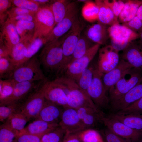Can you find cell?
<instances>
[{"label":"cell","instance_id":"4fadbf2b","mask_svg":"<svg viewBox=\"0 0 142 142\" xmlns=\"http://www.w3.org/2000/svg\"><path fill=\"white\" fill-rule=\"evenodd\" d=\"M118 52L111 45L105 46L99 49L97 67L103 75L117 65L120 60Z\"/></svg>","mask_w":142,"mask_h":142},{"label":"cell","instance_id":"db71d44e","mask_svg":"<svg viewBox=\"0 0 142 142\" xmlns=\"http://www.w3.org/2000/svg\"><path fill=\"white\" fill-rule=\"evenodd\" d=\"M40 6V5H44L46 3H49L50 1L48 0H34Z\"/></svg>","mask_w":142,"mask_h":142},{"label":"cell","instance_id":"5bb4252c","mask_svg":"<svg viewBox=\"0 0 142 142\" xmlns=\"http://www.w3.org/2000/svg\"><path fill=\"white\" fill-rule=\"evenodd\" d=\"M101 121L108 129L120 136L130 139L131 142H138L142 136V132L134 130L116 119L103 116Z\"/></svg>","mask_w":142,"mask_h":142},{"label":"cell","instance_id":"d4e9b609","mask_svg":"<svg viewBox=\"0 0 142 142\" xmlns=\"http://www.w3.org/2000/svg\"><path fill=\"white\" fill-rule=\"evenodd\" d=\"M108 117L118 120L129 128L142 132V115L131 114L122 115L111 114Z\"/></svg>","mask_w":142,"mask_h":142},{"label":"cell","instance_id":"9a60e30c","mask_svg":"<svg viewBox=\"0 0 142 142\" xmlns=\"http://www.w3.org/2000/svg\"><path fill=\"white\" fill-rule=\"evenodd\" d=\"M46 81H25L16 83L12 96L0 105L21 103Z\"/></svg>","mask_w":142,"mask_h":142},{"label":"cell","instance_id":"680465c9","mask_svg":"<svg viewBox=\"0 0 142 142\" xmlns=\"http://www.w3.org/2000/svg\"><path fill=\"white\" fill-rule=\"evenodd\" d=\"M62 142V141H61L60 142Z\"/></svg>","mask_w":142,"mask_h":142},{"label":"cell","instance_id":"60d3db41","mask_svg":"<svg viewBox=\"0 0 142 142\" xmlns=\"http://www.w3.org/2000/svg\"><path fill=\"white\" fill-rule=\"evenodd\" d=\"M16 6L27 9L36 12L40 6L34 0H10Z\"/></svg>","mask_w":142,"mask_h":142},{"label":"cell","instance_id":"6f0895ef","mask_svg":"<svg viewBox=\"0 0 142 142\" xmlns=\"http://www.w3.org/2000/svg\"><path fill=\"white\" fill-rule=\"evenodd\" d=\"M105 141V142H106Z\"/></svg>","mask_w":142,"mask_h":142},{"label":"cell","instance_id":"ac0fdd59","mask_svg":"<svg viewBox=\"0 0 142 142\" xmlns=\"http://www.w3.org/2000/svg\"><path fill=\"white\" fill-rule=\"evenodd\" d=\"M132 68L127 62L121 59L115 68L103 74L102 80L106 92L109 91L127 71Z\"/></svg>","mask_w":142,"mask_h":142},{"label":"cell","instance_id":"7bdbcfd3","mask_svg":"<svg viewBox=\"0 0 142 142\" xmlns=\"http://www.w3.org/2000/svg\"><path fill=\"white\" fill-rule=\"evenodd\" d=\"M103 1L112 11L115 17L118 19L125 3L120 0H113L111 1L108 0Z\"/></svg>","mask_w":142,"mask_h":142},{"label":"cell","instance_id":"8d00e7d4","mask_svg":"<svg viewBox=\"0 0 142 142\" xmlns=\"http://www.w3.org/2000/svg\"><path fill=\"white\" fill-rule=\"evenodd\" d=\"M46 43V38L43 37H38L33 40L28 48L23 63L34 56Z\"/></svg>","mask_w":142,"mask_h":142},{"label":"cell","instance_id":"8992f818","mask_svg":"<svg viewBox=\"0 0 142 142\" xmlns=\"http://www.w3.org/2000/svg\"><path fill=\"white\" fill-rule=\"evenodd\" d=\"M108 29L111 45L118 52L123 51L139 38V33L119 22L108 27Z\"/></svg>","mask_w":142,"mask_h":142},{"label":"cell","instance_id":"7c38bea8","mask_svg":"<svg viewBox=\"0 0 142 142\" xmlns=\"http://www.w3.org/2000/svg\"><path fill=\"white\" fill-rule=\"evenodd\" d=\"M100 46L98 44H94L84 55L70 64L65 72V76L75 80L88 67L98 51Z\"/></svg>","mask_w":142,"mask_h":142},{"label":"cell","instance_id":"4316f807","mask_svg":"<svg viewBox=\"0 0 142 142\" xmlns=\"http://www.w3.org/2000/svg\"><path fill=\"white\" fill-rule=\"evenodd\" d=\"M142 3V1L129 0L124 6L118 17L121 22L124 23L132 19L136 15L138 9Z\"/></svg>","mask_w":142,"mask_h":142},{"label":"cell","instance_id":"d590c367","mask_svg":"<svg viewBox=\"0 0 142 142\" xmlns=\"http://www.w3.org/2000/svg\"><path fill=\"white\" fill-rule=\"evenodd\" d=\"M18 134L4 122L0 126V142H15Z\"/></svg>","mask_w":142,"mask_h":142},{"label":"cell","instance_id":"836d02e7","mask_svg":"<svg viewBox=\"0 0 142 142\" xmlns=\"http://www.w3.org/2000/svg\"><path fill=\"white\" fill-rule=\"evenodd\" d=\"M94 69L93 67H88L75 80L80 89L87 93V89L92 79Z\"/></svg>","mask_w":142,"mask_h":142},{"label":"cell","instance_id":"e0dca14e","mask_svg":"<svg viewBox=\"0 0 142 142\" xmlns=\"http://www.w3.org/2000/svg\"><path fill=\"white\" fill-rule=\"evenodd\" d=\"M121 57L133 68L142 70V44L139 40L131 43L123 51Z\"/></svg>","mask_w":142,"mask_h":142},{"label":"cell","instance_id":"9f6ffc18","mask_svg":"<svg viewBox=\"0 0 142 142\" xmlns=\"http://www.w3.org/2000/svg\"><path fill=\"white\" fill-rule=\"evenodd\" d=\"M15 142H17V141H16H16Z\"/></svg>","mask_w":142,"mask_h":142},{"label":"cell","instance_id":"30bf717a","mask_svg":"<svg viewBox=\"0 0 142 142\" xmlns=\"http://www.w3.org/2000/svg\"><path fill=\"white\" fill-rule=\"evenodd\" d=\"M77 6L74 2L70 3L63 19L57 24L46 38L47 43L58 39L67 32L78 18Z\"/></svg>","mask_w":142,"mask_h":142},{"label":"cell","instance_id":"277c9868","mask_svg":"<svg viewBox=\"0 0 142 142\" xmlns=\"http://www.w3.org/2000/svg\"><path fill=\"white\" fill-rule=\"evenodd\" d=\"M84 26L83 22L78 18L70 29L65 34L63 44L64 58L59 71V74L65 72L68 66Z\"/></svg>","mask_w":142,"mask_h":142},{"label":"cell","instance_id":"f1b7e54d","mask_svg":"<svg viewBox=\"0 0 142 142\" xmlns=\"http://www.w3.org/2000/svg\"><path fill=\"white\" fill-rule=\"evenodd\" d=\"M90 41L87 37L81 36L72 54L69 65L84 55L94 45L92 44Z\"/></svg>","mask_w":142,"mask_h":142},{"label":"cell","instance_id":"603a6c76","mask_svg":"<svg viewBox=\"0 0 142 142\" xmlns=\"http://www.w3.org/2000/svg\"><path fill=\"white\" fill-rule=\"evenodd\" d=\"M59 126L58 123H49L41 120L35 119L19 133L43 135Z\"/></svg>","mask_w":142,"mask_h":142},{"label":"cell","instance_id":"cb8c5ba5","mask_svg":"<svg viewBox=\"0 0 142 142\" xmlns=\"http://www.w3.org/2000/svg\"><path fill=\"white\" fill-rule=\"evenodd\" d=\"M33 36H30L21 39L12 49L10 57L16 67L23 63L28 48L33 40Z\"/></svg>","mask_w":142,"mask_h":142},{"label":"cell","instance_id":"f5cc1de1","mask_svg":"<svg viewBox=\"0 0 142 142\" xmlns=\"http://www.w3.org/2000/svg\"><path fill=\"white\" fill-rule=\"evenodd\" d=\"M136 16L142 21V3L138 8Z\"/></svg>","mask_w":142,"mask_h":142},{"label":"cell","instance_id":"e575fe53","mask_svg":"<svg viewBox=\"0 0 142 142\" xmlns=\"http://www.w3.org/2000/svg\"><path fill=\"white\" fill-rule=\"evenodd\" d=\"M81 142H105L97 131L87 129L77 133Z\"/></svg>","mask_w":142,"mask_h":142},{"label":"cell","instance_id":"7a4b0ae2","mask_svg":"<svg viewBox=\"0 0 142 142\" xmlns=\"http://www.w3.org/2000/svg\"><path fill=\"white\" fill-rule=\"evenodd\" d=\"M41 66L39 58L37 56L34 55L17 66L8 79H12L16 83L47 81Z\"/></svg>","mask_w":142,"mask_h":142},{"label":"cell","instance_id":"9c48e42d","mask_svg":"<svg viewBox=\"0 0 142 142\" xmlns=\"http://www.w3.org/2000/svg\"><path fill=\"white\" fill-rule=\"evenodd\" d=\"M103 75L98 71L97 65L94 67L92 79L87 90L88 95L98 108L109 107V99L102 82Z\"/></svg>","mask_w":142,"mask_h":142},{"label":"cell","instance_id":"5b68a950","mask_svg":"<svg viewBox=\"0 0 142 142\" xmlns=\"http://www.w3.org/2000/svg\"><path fill=\"white\" fill-rule=\"evenodd\" d=\"M62 77L69 90L67 95L68 108L76 109L81 107L87 106L97 111H101L88 94L80 89L74 80L65 76Z\"/></svg>","mask_w":142,"mask_h":142},{"label":"cell","instance_id":"2e32d148","mask_svg":"<svg viewBox=\"0 0 142 142\" xmlns=\"http://www.w3.org/2000/svg\"><path fill=\"white\" fill-rule=\"evenodd\" d=\"M46 100L63 107L68 108L67 95L62 88L53 80L47 81L43 84Z\"/></svg>","mask_w":142,"mask_h":142},{"label":"cell","instance_id":"f35d334b","mask_svg":"<svg viewBox=\"0 0 142 142\" xmlns=\"http://www.w3.org/2000/svg\"><path fill=\"white\" fill-rule=\"evenodd\" d=\"M65 132L59 126L53 130L44 135L41 142H60L65 135Z\"/></svg>","mask_w":142,"mask_h":142},{"label":"cell","instance_id":"44dd1931","mask_svg":"<svg viewBox=\"0 0 142 142\" xmlns=\"http://www.w3.org/2000/svg\"><path fill=\"white\" fill-rule=\"evenodd\" d=\"M108 27L100 23L93 24L87 29V37L90 40L96 44H105L109 38Z\"/></svg>","mask_w":142,"mask_h":142},{"label":"cell","instance_id":"1f68e13d","mask_svg":"<svg viewBox=\"0 0 142 142\" xmlns=\"http://www.w3.org/2000/svg\"><path fill=\"white\" fill-rule=\"evenodd\" d=\"M28 121L25 116L20 112H17L11 115L5 122L19 133L24 129Z\"/></svg>","mask_w":142,"mask_h":142},{"label":"cell","instance_id":"3957f363","mask_svg":"<svg viewBox=\"0 0 142 142\" xmlns=\"http://www.w3.org/2000/svg\"><path fill=\"white\" fill-rule=\"evenodd\" d=\"M142 80V70L132 68L127 71L109 90L111 108Z\"/></svg>","mask_w":142,"mask_h":142},{"label":"cell","instance_id":"bcb514c9","mask_svg":"<svg viewBox=\"0 0 142 142\" xmlns=\"http://www.w3.org/2000/svg\"><path fill=\"white\" fill-rule=\"evenodd\" d=\"M10 0H0V23L1 26L6 21L8 9L11 6Z\"/></svg>","mask_w":142,"mask_h":142},{"label":"cell","instance_id":"91938a15","mask_svg":"<svg viewBox=\"0 0 142 142\" xmlns=\"http://www.w3.org/2000/svg\"><path fill=\"white\" fill-rule=\"evenodd\" d=\"M141 142H142V141Z\"/></svg>","mask_w":142,"mask_h":142},{"label":"cell","instance_id":"816d5d0a","mask_svg":"<svg viewBox=\"0 0 142 142\" xmlns=\"http://www.w3.org/2000/svg\"><path fill=\"white\" fill-rule=\"evenodd\" d=\"M10 53L8 48L2 42L0 41V58L10 57Z\"/></svg>","mask_w":142,"mask_h":142},{"label":"cell","instance_id":"6da1fadb","mask_svg":"<svg viewBox=\"0 0 142 142\" xmlns=\"http://www.w3.org/2000/svg\"><path fill=\"white\" fill-rule=\"evenodd\" d=\"M65 37L47 42L39 55L41 65L47 71L55 72L57 75L64 58L63 44Z\"/></svg>","mask_w":142,"mask_h":142},{"label":"cell","instance_id":"8fae6325","mask_svg":"<svg viewBox=\"0 0 142 142\" xmlns=\"http://www.w3.org/2000/svg\"><path fill=\"white\" fill-rule=\"evenodd\" d=\"M64 109L58 124L65 132V136L77 134L86 129L76 109L70 108Z\"/></svg>","mask_w":142,"mask_h":142},{"label":"cell","instance_id":"d6986e66","mask_svg":"<svg viewBox=\"0 0 142 142\" xmlns=\"http://www.w3.org/2000/svg\"><path fill=\"white\" fill-rule=\"evenodd\" d=\"M1 31L0 41L8 48L11 55L13 47L20 41V37L14 25L8 18L1 26Z\"/></svg>","mask_w":142,"mask_h":142},{"label":"cell","instance_id":"f546056e","mask_svg":"<svg viewBox=\"0 0 142 142\" xmlns=\"http://www.w3.org/2000/svg\"><path fill=\"white\" fill-rule=\"evenodd\" d=\"M12 22L14 25L21 39L28 37L33 36L35 29V24L33 21H19Z\"/></svg>","mask_w":142,"mask_h":142},{"label":"cell","instance_id":"52a82bcc","mask_svg":"<svg viewBox=\"0 0 142 142\" xmlns=\"http://www.w3.org/2000/svg\"><path fill=\"white\" fill-rule=\"evenodd\" d=\"M44 83L20 103L18 112L25 116L29 121L36 119L44 105L45 100Z\"/></svg>","mask_w":142,"mask_h":142},{"label":"cell","instance_id":"f6af8a7d","mask_svg":"<svg viewBox=\"0 0 142 142\" xmlns=\"http://www.w3.org/2000/svg\"><path fill=\"white\" fill-rule=\"evenodd\" d=\"M123 24L138 33L142 31V21L136 16L130 21Z\"/></svg>","mask_w":142,"mask_h":142},{"label":"cell","instance_id":"484cf974","mask_svg":"<svg viewBox=\"0 0 142 142\" xmlns=\"http://www.w3.org/2000/svg\"><path fill=\"white\" fill-rule=\"evenodd\" d=\"M95 2L99 8L98 20L99 22L110 26L119 22L118 19L103 0H96Z\"/></svg>","mask_w":142,"mask_h":142},{"label":"cell","instance_id":"f907efd6","mask_svg":"<svg viewBox=\"0 0 142 142\" xmlns=\"http://www.w3.org/2000/svg\"><path fill=\"white\" fill-rule=\"evenodd\" d=\"M62 142H81L77 134L64 136Z\"/></svg>","mask_w":142,"mask_h":142},{"label":"cell","instance_id":"ee69618b","mask_svg":"<svg viewBox=\"0 0 142 142\" xmlns=\"http://www.w3.org/2000/svg\"><path fill=\"white\" fill-rule=\"evenodd\" d=\"M43 136L19 133L16 138V141L17 142H41Z\"/></svg>","mask_w":142,"mask_h":142},{"label":"cell","instance_id":"681fc988","mask_svg":"<svg viewBox=\"0 0 142 142\" xmlns=\"http://www.w3.org/2000/svg\"><path fill=\"white\" fill-rule=\"evenodd\" d=\"M34 14H27L8 17L9 19L13 22L19 21H34Z\"/></svg>","mask_w":142,"mask_h":142},{"label":"cell","instance_id":"ffe728a7","mask_svg":"<svg viewBox=\"0 0 142 142\" xmlns=\"http://www.w3.org/2000/svg\"><path fill=\"white\" fill-rule=\"evenodd\" d=\"M60 106L45 99L43 107L36 119L49 123L58 124L63 110Z\"/></svg>","mask_w":142,"mask_h":142},{"label":"cell","instance_id":"d6a6232c","mask_svg":"<svg viewBox=\"0 0 142 142\" xmlns=\"http://www.w3.org/2000/svg\"><path fill=\"white\" fill-rule=\"evenodd\" d=\"M16 82L8 79L0 80V104L8 100L12 95Z\"/></svg>","mask_w":142,"mask_h":142},{"label":"cell","instance_id":"7dc6e473","mask_svg":"<svg viewBox=\"0 0 142 142\" xmlns=\"http://www.w3.org/2000/svg\"><path fill=\"white\" fill-rule=\"evenodd\" d=\"M105 136L106 142H131L130 139L120 136L108 129L105 130Z\"/></svg>","mask_w":142,"mask_h":142},{"label":"cell","instance_id":"74e56055","mask_svg":"<svg viewBox=\"0 0 142 142\" xmlns=\"http://www.w3.org/2000/svg\"><path fill=\"white\" fill-rule=\"evenodd\" d=\"M16 67L10 57L0 58V78L8 79Z\"/></svg>","mask_w":142,"mask_h":142},{"label":"cell","instance_id":"7402d4cb","mask_svg":"<svg viewBox=\"0 0 142 142\" xmlns=\"http://www.w3.org/2000/svg\"><path fill=\"white\" fill-rule=\"evenodd\" d=\"M142 97V80L133 88L112 108L119 111L136 102Z\"/></svg>","mask_w":142,"mask_h":142},{"label":"cell","instance_id":"ab89813d","mask_svg":"<svg viewBox=\"0 0 142 142\" xmlns=\"http://www.w3.org/2000/svg\"><path fill=\"white\" fill-rule=\"evenodd\" d=\"M20 103L0 105V121L5 122L12 115L18 112Z\"/></svg>","mask_w":142,"mask_h":142},{"label":"cell","instance_id":"b9f144b4","mask_svg":"<svg viewBox=\"0 0 142 142\" xmlns=\"http://www.w3.org/2000/svg\"><path fill=\"white\" fill-rule=\"evenodd\" d=\"M142 113V97L125 108L118 111L119 114L126 115L131 114H141Z\"/></svg>","mask_w":142,"mask_h":142},{"label":"cell","instance_id":"c3c4849f","mask_svg":"<svg viewBox=\"0 0 142 142\" xmlns=\"http://www.w3.org/2000/svg\"><path fill=\"white\" fill-rule=\"evenodd\" d=\"M35 13L27 9L16 6L8 10L7 13L8 17H10L24 14H34Z\"/></svg>","mask_w":142,"mask_h":142},{"label":"cell","instance_id":"83f0119b","mask_svg":"<svg viewBox=\"0 0 142 142\" xmlns=\"http://www.w3.org/2000/svg\"><path fill=\"white\" fill-rule=\"evenodd\" d=\"M71 2L68 0H58L49 5L54 15L55 25L64 18Z\"/></svg>","mask_w":142,"mask_h":142},{"label":"cell","instance_id":"4dcf8cb0","mask_svg":"<svg viewBox=\"0 0 142 142\" xmlns=\"http://www.w3.org/2000/svg\"><path fill=\"white\" fill-rule=\"evenodd\" d=\"M99 8L95 2L88 1L83 6L82 14L84 19L90 22L98 21Z\"/></svg>","mask_w":142,"mask_h":142},{"label":"cell","instance_id":"11a10c76","mask_svg":"<svg viewBox=\"0 0 142 142\" xmlns=\"http://www.w3.org/2000/svg\"><path fill=\"white\" fill-rule=\"evenodd\" d=\"M139 38L140 39L139 41L142 44V31L139 33Z\"/></svg>","mask_w":142,"mask_h":142},{"label":"cell","instance_id":"ba28073f","mask_svg":"<svg viewBox=\"0 0 142 142\" xmlns=\"http://www.w3.org/2000/svg\"><path fill=\"white\" fill-rule=\"evenodd\" d=\"M35 29L33 40L38 37L46 38L55 26L54 18L49 5L40 6L34 16Z\"/></svg>","mask_w":142,"mask_h":142}]
</instances>
